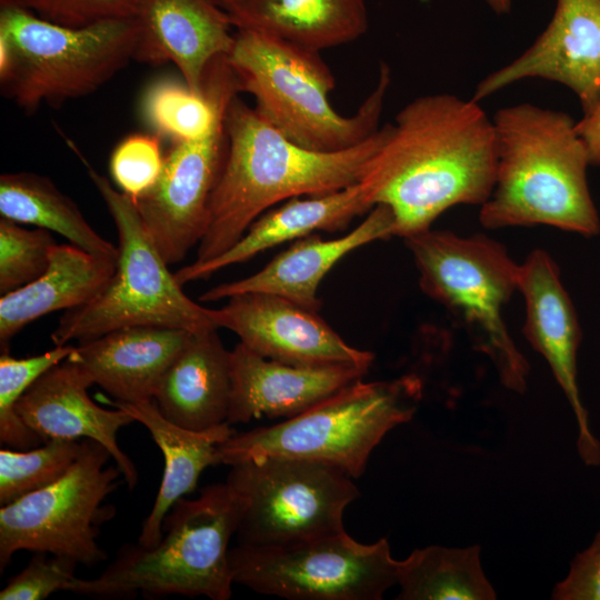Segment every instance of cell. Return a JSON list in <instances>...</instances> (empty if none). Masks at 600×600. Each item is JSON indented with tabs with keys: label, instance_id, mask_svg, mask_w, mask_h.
Returning <instances> with one entry per match:
<instances>
[{
	"label": "cell",
	"instance_id": "obj_1",
	"mask_svg": "<svg viewBox=\"0 0 600 600\" xmlns=\"http://www.w3.org/2000/svg\"><path fill=\"white\" fill-rule=\"evenodd\" d=\"M381 130L358 183L372 208L391 210L394 236L428 230L450 208L480 207L490 197L496 136L478 101L452 93L420 96Z\"/></svg>",
	"mask_w": 600,
	"mask_h": 600
},
{
	"label": "cell",
	"instance_id": "obj_2",
	"mask_svg": "<svg viewBox=\"0 0 600 600\" xmlns=\"http://www.w3.org/2000/svg\"><path fill=\"white\" fill-rule=\"evenodd\" d=\"M224 127L226 159L211 196L208 227L198 243L197 263L231 248L272 206L359 182L382 139L379 127L351 148L309 149L282 134L238 94L227 107Z\"/></svg>",
	"mask_w": 600,
	"mask_h": 600
},
{
	"label": "cell",
	"instance_id": "obj_3",
	"mask_svg": "<svg viewBox=\"0 0 600 600\" xmlns=\"http://www.w3.org/2000/svg\"><path fill=\"white\" fill-rule=\"evenodd\" d=\"M496 176L480 206L490 230L548 226L583 237L600 233L590 193L588 150L568 113L532 103L499 109L492 117Z\"/></svg>",
	"mask_w": 600,
	"mask_h": 600
},
{
	"label": "cell",
	"instance_id": "obj_4",
	"mask_svg": "<svg viewBox=\"0 0 600 600\" xmlns=\"http://www.w3.org/2000/svg\"><path fill=\"white\" fill-rule=\"evenodd\" d=\"M242 510V498L227 482L203 488L196 499L182 497L166 514L159 543L122 546L100 576L77 578L70 591L98 599L140 593L228 600L234 583L228 546Z\"/></svg>",
	"mask_w": 600,
	"mask_h": 600
},
{
	"label": "cell",
	"instance_id": "obj_5",
	"mask_svg": "<svg viewBox=\"0 0 600 600\" xmlns=\"http://www.w3.org/2000/svg\"><path fill=\"white\" fill-rule=\"evenodd\" d=\"M239 92L256 100L257 111L293 142L313 150L351 148L379 128L391 84L389 66L381 63L374 89L352 116H342L329 100L333 73L320 52L250 29H236L226 56Z\"/></svg>",
	"mask_w": 600,
	"mask_h": 600
},
{
	"label": "cell",
	"instance_id": "obj_6",
	"mask_svg": "<svg viewBox=\"0 0 600 600\" xmlns=\"http://www.w3.org/2000/svg\"><path fill=\"white\" fill-rule=\"evenodd\" d=\"M137 18L67 27L0 0V87L32 112L94 92L134 57Z\"/></svg>",
	"mask_w": 600,
	"mask_h": 600
},
{
	"label": "cell",
	"instance_id": "obj_7",
	"mask_svg": "<svg viewBox=\"0 0 600 600\" xmlns=\"http://www.w3.org/2000/svg\"><path fill=\"white\" fill-rule=\"evenodd\" d=\"M419 286L467 332L493 364L501 384L527 390L530 367L512 339L502 310L518 292L519 266L507 248L483 234L428 229L404 238Z\"/></svg>",
	"mask_w": 600,
	"mask_h": 600
},
{
	"label": "cell",
	"instance_id": "obj_8",
	"mask_svg": "<svg viewBox=\"0 0 600 600\" xmlns=\"http://www.w3.org/2000/svg\"><path fill=\"white\" fill-rule=\"evenodd\" d=\"M422 391L416 374L360 379L292 418L232 434L219 446V461L232 466L264 457L300 458L359 478L383 437L412 419Z\"/></svg>",
	"mask_w": 600,
	"mask_h": 600
},
{
	"label": "cell",
	"instance_id": "obj_9",
	"mask_svg": "<svg viewBox=\"0 0 600 600\" xmlns=\"http://www.w3.org/2000/svg\"><path fill=\"white\" fill-rule=\"evenodd\" d=\"M87 168L118 232L117 269L90 302L67 310L51 333L54 346L87 341L127 327L153 326L190 332L218 329L213 310L191 300L170 272L141 220L134 201L112 187L70 143Z\"/></svg>",
	"mask_w": 600,
	"mask_h": 600
},
{
	"label": "cell",
	"instance_id": "obj_10",
	"mask_svg": "<svg viewBox=\"0 0 600 600\" xmlns=\"http://www.w3.org/2000/svg\"><path fill=\"white\" fill-rule=\"evenodd\" d=\"M234 583L289 600H380L399 560L386 538L361 543L346 530L292 543L229 550Z\"/></svg>",
	"mask_w": 600,
	"mask_h": 600
},
{
	"label": "cell",
	"instance_id": "obj_11",
	"mask_svg": "<svg viewBox=\"0 0 600 600\" xmlns=\"http://www.w3.org/2000/svg\"><path fill=\"white\" fill-rule=\"evenodd\" d=\"M101 443L82 440V451L53 483L0 509V571L19 550L47 552L92 567L107 559L97 542L100 527L116 514L103 501L122 476Z\"/></svg>",
	"mask_w": 600,
	"mask_h": 600
},
{
	"label": "cell",
	"instance_id": "obj_12",
	"mask_svg": "<svg viewBox=\"0 0 600 600\" xmlns=\"http://www.w3.org/2000/svg\"><path fill=\"white\" fill-rule=\"evenodd\" d=\"M243 500L239 544L269 547L344 530L359 491L352 478L308 459L264 457L237 462L226 481Z\"/></svg>",
	"mask_w": 600,
	"mask_h": 600
},
{
	"label": "cell",
	"instance_id": "obj_13",
	"mask_svg": "<svg viewBox=\"0 0 600 600\" xmlns=\"http://www.w3.org/2000/svg\"><path fill=\"white\" fill-rule=\"evenodd\" d=\"M232 98L222 102L204 136L174 142L156 184L133 200L168 264L184 259L206 233L211 196L227 153L224 116Z\"/></svg>",
	"mask_w": 600,
	"mask_h": 600
},
{
	"label": "cell",
	"instance_id": "obj_14",
	"mask_svg": "<svg viewBox=\"0 0 600 600\" xmlns=\"http://www.w3.org/2000/svg\"><path fill=\"white\" fill-rule=\"evenodd\" d=\"M212 310L218 329L231 330L246 347L279 362L369 369L374 359L372 352L347 343L318 312L276 294L240 293Z\"/></svg>",
	"mask_w": 600,
	"mask_h": 600
},
{
	"label": "cell",
	"instance_id": "obj_15",
	"mask_svg": "<svg viewBox=\"0 0 600 600\" xmlns=\"http://www.w3.org/2000/svg\"><path fill=\"white\" fill-rule=\"evenodd\" d=\"M518 292L526 306L523 333L541 354L563 391L578 424V452L586 464L600 463V441L590 430L578 386L581 329L574 306L552 257L532 250L519 266Z\"/></svg>",
	"mask_w": 600,
	"mask_h": 600
},
{
	"label": "cell",
	"instance_id": "obj_16",
	"mask_svg": "<svg viewBox=\"0 0 600 600\" xmlns=\"http://www.w3.org/2000/svg\"><path fill=\"white\" fill-rule=\"evenodd\" d=\"M540 78L569 88L583 114L600 100V0H557L552 19L519 57L486 76L472 99H482L524 79Z\"/></svg>",
	"mask_w": 600,
	"mask_h": 600
},
{
	"label": "cell",
	"instance_id": "obj_17",
	"mask_svg": "<svg viewBox=\"0 0 600 600\" xmlns=\"http://www.w3.org/2000/svg\"><path fill=\"white\" fill-rule=\"evenodd\" d=\"M89 377L68 358L40 376L14 406L22 421L46 442L92 439L109 451L129 489L138 483L132 460L117 442L118 431L136 420L126 410H108L88 394Z\"/></svg>",
	"mask_w": 600,
	"mask_h": 600
},
{
	"label": "cell",
	"instance_id": "obj_18",
	"mask_svg": "<svg viewBox=\"0 0 600 600\" xmlns=\"http://www.w3.org/2000/svg\"><path fill=\"white\" fill-rule=\"evenodd\" d=\"M230 363L229 424L262 416L292 418L362 379L369 370L347 364H288L262 357L241 342L230 351Z\"/></svg>",
	"mask_w": 600,
	"mask_h": 600
},
{
	"label": "cell",
	"instance_id": "obj_19",
	"mask_svg": "<svg viewBox=\"0 0 600 600\" xmlns=\"http://www.w3.org/2000/svg\"><path fill=\"white\" fill-rule=\"evenodd\" d=\"M137 19L133 60L174 63L183 82L198 94L203 93L210 62L227 56L234 42L230 16L209 0H146Z\"/></svg>",
	"mask_w": 600,
	"mask_h": 600
},
{
	"label": "cell",
	"instance_id": "obj_20",
	"mask_svg": "<svg viewBox=\"0 0 600 600\" xmlns=\"http://www.w3.org/2000/svg\"><path fill=\"white\" fill-rule=\"evenodd\" d=\"M394 217L383 204L374 206L356 228L342 237L323 240L309 234L274 257L258 272L221 283L200 296L201 301H218L247 292L270 293L318 312V289L327 273L347 254L377 240L394 237Z\"/></svg>",
	"mask_w": 600,
	"mask_h": 600
},
{
	"label": "cell",
	"instance_id": "obj_21",
	"mask_svg": "<svg viewBox=\"0 0 600 600\" xmlns=\"http://www.w3.org/2000/svg\"><path fill=\"white\" fill-rule=\"evenodd\" d=\"M191 332L137 326L78 342L68 357L91 380L122 403L153 400L158 386Z\"/></svg>",
	"mask_w": 600,
	"mask_h": 600
},
{
	"label": "cell",
	"instance_id": "obj_22",
	"mask_svg": "<svg viewBox=\"0 0 600 600\" xmlns=\"http://www.w3.org/2000/svg\"><path fill=\"white\" fill-rule=\"evenodd\" d=\"M371 209L358 182L324 194L291 198L258 217L227 251L211 260L180 268L174 272V278L181 286L209 278L226 267L316 231L343 230L351 220Z\"/></svg>",
	"mask_w": 600,
	"mask_h": 600
},
{
	"label": "cell",
	"instance_id": "obj_23",
	"mask_svg": "<svg viewBox=\"0 0 600 600\" xmlns=\"http://www.w3.org/2000/svg\"><path fill=\"white\" fill-rule=\"evenodd\" d=\"M218 329L191 332L164 372L154 402L164 418L194 431L227 422L231 363Z\"/></svg>",
	"mask_w": 600,
	"mask_h": 600
},
{
	"label": "cell",
	"instance_id": "obj_24",
	"mask_svg": "<svg viewBox=\"0 0 600 600\" xmlns=\"http://www.w3.org/2000/svg\"><path fill=\"white\" fill-rule=\"evenodd\" d=\"M116 269L113 259L73 244L53 246L49 266L39 278L0 298L1 353L9 352L11 339L28 323L93 300L108 286Z\"/></svg>",
	"mask_w": 600,
	"mask_h": 600
},
{
	"label": "cell",
	"instance_id": "obj_25",
	"mask_svg": "<svg viewBox=\"0 0 600 600\" xmlns=\"http://www.w3.org/2000/svg\"><path fill=\"white\" fill-rule=\"evenodd\" d=\"M143 424L164 457L160 488L149 516L142 524L138 543L151 548L162 538V521L172 506L192 492L202 471L219 464L218 449L233 431L228 422L202 431L182 428L162 416L154 400L139 403L113 401Z\"/></svg>",
	"mask_w": 600,
	"mask_h": 600
},
{
	"label": "cell",
	"instance_id": "obj_26",
	"mask_svg": "<svg viewBox=\"0 0 600 600\" xmlns=\"http://www.w3.org/2000/svg\"><path fill=\"white\" fill-rule=\"evenodd\" d=\"M230 18L236 29L319 52L356 41L369 24L366 0H247Z\"/></svg>",
	"mask_w": 600,
	"mask_h": 600
},
{
	"label": "cell",
	"instance_id": "obj_27",
	"mask_svg": "<svg viewBox=\"0 0 600 600\" xmlns=\"http://www.w3.org/2000/svg\"><path fill=\"white\" fill-rule=\"evenodd\" d=\"M0 214L20 224L57 232L92 254L118 260V247L102 238L78 206L47 177L31 172L1 174Z\"/></svg>",
	"mask_w": 600,
	"mask_h": 600
},
{
	"label": "cell",
	"instance_id": "obj_28",
	"mask_svg": "<svg viewBox=\"0 0 600 600\" xmlns=\"http://www.w3.org/2000/svg\"><path fill=\"white\" fill-rule=\"evenodd\" d=\"M481 548L429 546L399 560L400 600H494L481 564Z\"/></svg>",
	"mask_w": 600,
	"mask_h": 600
},
{
	"label": "cell",
	"instance_id": "obj_29",
	"mask_svg": "<svg viewBox=\"0 0 600 600\" xmlns=\"http://www.w3.org/2000/svg\"><path fill=\"white\" fill-rule=\"evenodd\" d=\"M82 451V441L50 439L27 449L0 450V504L6 506L60 479Z\"/></svg>",
	"mask_w": 600,
	"mask_h": 600
},
{
	"label": "cell",
	"instance_id": "obj_30",
	"mask_svg": "<svg viewBox=\"0 0 600 600\" xmlns=\"http://www.w3.org/2000/svg\"><path fill=\"white\" fill-rule=\"evenodd\" d=\"M74 346H54L53 349L18 359L9 352L0 356V441L18 450L38 447L44 441L32 431L14 410L26 390L46 371L66 360Z\"/></svg>",
	"mask_w": 600,
	"mask_h": 600
},
{
	"label": "cell",
	"instance_id": "obj_31",
	"mask_svg": "<svg viewBox=\"0 0 600 600\" xmlns=\"http://www.w3.org/2000/svg\"><path fill=\"white\" fill-rule=\"evenodd\" d=\"M56 246L51 231L0 218V293L14 291L37 278L48 268Z\"/></svg>",
	"mask_w": 600,
	"mask_h": 600
},
{
	"label": "cell",
	"instance_id": "obj_32",
	"mask_svg": "<svg viewBox=\"0 0 600 600\" xmlns=\"http://www.w3.org/2000/svg\"><path fill=\"white\" fill-rule=\"evenodd\" d=\"M164 154L159 136L131 134L121 140L110 157V174L121 192L137 200L156 184Z\"/></svg>",
	"mask_w": 600,
	"mask_h": 600
},
{
	"label": "cell",
	"instance_id": "obj_33",
	"mask_svg": "<svg viewBox=\"0 0 600 600\" xmlns=\"http://www.w3.org/2000/svg\"><path fill=\"white\" fill-rule=\"evenodd\" d=\"M34 552L18 574L13 576L0 591L1 600H42L60 590L70 591L77 566L72 559Z\"/></svg>",
	"mask_w": 600,
	"mask_h": 600
},
{
	"label": "cell",
	"instance_id": "obj_34",
	"mask_svg": "<svg viewBox=\"0 0 600 600\" xmlns=\"http://www.w3.org/2000/svg\"><path fill=\"white\" fill-rule=\"evenodd\" d=\"M146 0H18L41 19L67 27L137 18Z\"/></svg>",
	"mask_w": 600,
	"mask_h": 600
},
{
	"label": "cell",
	"instance_id": "obj_35",
	"mask_svg": "<svg viewBox=\"0 0 600 600\" xmlns=\"http://www.w3.org/2000/svg\"><path fill=\"white\" fill-rule=\"evenodd\" d=\"M551 596L554 600H600V530L589 548L572 560L568 576Z\"/></svg>",
	"mask_w": 600,
	"mask_h": 600
},
{
	"label": "cell",
	"instance_id": "obj_36",
	"mask_svg": "<svg viewBox=\"0 0 600 600\" xmlns=\"http://www.w3.org/2000/svg\"><path fill=\"white\" fill-rule=\"evenodd\" d=\"M576 128L588 150L590 164L600 168V100L577 121Z\"/></svg>",
	"mask_w": 600,
	"mask_h": 600
},
{
	"label": "cell",
	"instance_id": "obj_37",
	"mask_svg": "<svg viewBox=\"0 0 600 600\" xmlns=\"http://www.w3.org/2000/svg\"><path fill=\"white\" fill-rule=\"evenodd\" d=\"M229 16L236 12L247 0H209Z\"/></svg>",
	"mask_w": 600,
	"mask_h": 600
},
{
	"label": "cell",
	"instance_id": "obj_38",
	"mask_svg": "<svg viewBox=\"0 0 600 600\" xmlns=\"http://www.w3.org/2000/svg\"><path fill=\"white\" fill-rule=\"evenodd\" d=\"M497 14H507L511 10L512 0H483Z\"/></svg>",
	"mask_w": 600,
	"mask_h": 600
},
{
	"label": "cell",
	"instance_id": "obj_39",
	"mask_svg": "<svg viewBox=\"0 0 600 600\" xmlns=\"http://www.w3.org/2000/svg\"><path fill=\"white\" fill-rule=\"evenodd\" d=\"M9 1H12V2H16V3L18 2V0H9Z\"/></svg>",
	"mask_w": 600,
	"mask_h": 600
}]
</instances>
